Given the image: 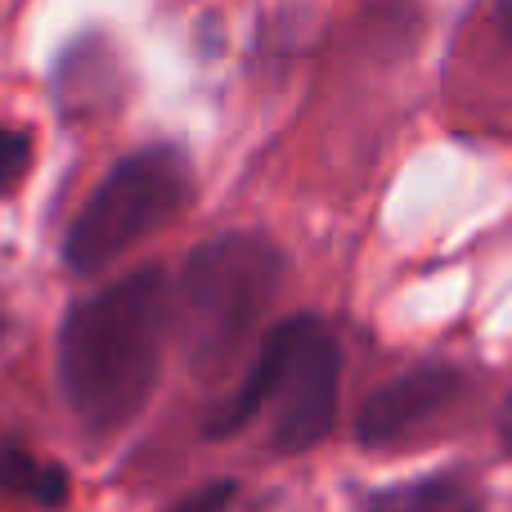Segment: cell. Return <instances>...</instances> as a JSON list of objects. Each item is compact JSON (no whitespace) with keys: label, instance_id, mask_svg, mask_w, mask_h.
<instances>
[{"label":"cell","instance_id":"3","mask_svg":"<svg viewBox=\"0 0 512 512\" xmlns=\"http://www.w3.org/2000/svg\"><path fill=\"white\" fill-rule=\"evenodd\" d=\"M283 261L270 239L256 234H225L203 243L180 274V337L189 364L203 378L234 364L243 342L256 333L265 306L274 301Z\"/></svg>","mask_w":512,"mask_h":512},{"label":"cell","instance_id":"8","mask_svg":"<svg viewBox=\"0 0 512 512\" xmlns=\"http://www.w3.org/2000/svg\"><path fill=\"white\" fill-rule=\"evenodd\" d=\"M27 162H32V140H27L23 131L0 126V194H5L9 185H18V176L27 171Z\"/></svg>","mask_w":512,"mask_h":512},{"label":"cell","instance_id":"9","mask_svg":"<svg viewBox=\"0 0 512 512\" xmlns=\"http://www.w3.org/2000/svg\"><path fill=\"white\" fill-rule=\"evenodd\" d=\"M230 499H234V486H207L198 490V495H189L185 504H176L171 512H230Z\"/></svg>","mask_w":512,"mask_h":512},{"label":"cell","instance_id":"1","mask_svg":"<svg viewBox=\"0 0 512 512\" xmlns=\"http://www.w3.org/2000/svg\"><path fill=\"white\" fill-rule=\"evenodd\" d=\"M171 297L158 265L77 301L59 333V382L77 423L113 436L149 405Z\"/></svg>","mask_w":512,"mask_h":512},{"label":"cell","instance_id":"7","mask_svg":"<svg viewBox=\"0 0 512 512\" xmlns=\"http://www.w3.org/2000/svg\"><path fill=\"white\" fill-rule=\"evenodd\" d=\"M0 486L14 490V495L32 499L36 508H63L68 504V472L41 463L23 450H5L0 454Z\"/></svg>","mask_w":512,"mask_h":512},{"label":"cell","instance_id":"6","mask_svg":"<svg viewBox=\"0 0 512 512\" xmlns=\"http://www.w3.org/2000/svg\"><path fill=\"white\" fill-rule=\"evenodd\" d=\"M369 512H481L477 495L459 477H423L405 486L382 490L369 504Z\"/></svg>","mask_w":512,"mask_h":512},{"label":"cell","instance_id":"2","mask_svg":"<svg viewBox=\"0 0 512 512\" xmlns=\"http://www.w3.org/2000/svg\"><path fill=\"white\" fill-rule=\"evenodd\" d=\"M337 378H342V351H337L333 333L315 315L283 319L265 337L243 387L207 423V432L212 436L239 432L243 423H252L274 400L279 405V414H274V450L301 454L333 432Z\"/></svg>","mask_w":512,"mask_h":512},{"label":"cell","instance_id":"5","mask_svg":"<svg viewBox=\"0 0 512 512\" xmlns=\"http://www.w3.org/2000/svg\"><path fill=\"white\" fill-rule=\"evenodd\" d=\"M463 391V378L454 369H441V364H427V369H414L405 378L387 382L378 396L364 400L360 409V432L364 445H391V441H405L409 432L436 418L454 396Z\"/></svg>","mask_w":512,"mask_h":512},{"label":"cell","instance_id":"4","mask_svg":"<svg viewBox=\"0 0 512 512\" xmlns=\"http://www.w3.org/2000/svg\"><path fill=\"white\" fill-rule=\"evenodd\" d=\"M189 198V167L176 149H144L113 167L72 221L63 256L77 274H95L131 252L140 239L176 221Z\"/></svg>","mask_w":512,"mask_h":512},{"label":"cell","instance_id":"10","mask_svg":"<svg viewBox=\"0 0 512 512\" xmlns=\"http://www.w3.org/2000/svg\"><path fill=\"white\" fill-rule=\"evenodd\" d=\"M499 27H504V36L512 45V0H499Z\"/></svg>","mask_w":512,"mask_h":512},{"label":"cell","instance_id":"11","mask_svg":"<svg viewBox=\"0 0 512 512\" xmlns=\"http://www.w3.org/2000/svg\"><path fill=\"white\" fill-rule=\"evenodd\" d=\"M504 436H508V445H512V396H508V409H504Z\"/></svg>","mask_w":512,"mask_h":512}]
</instances>
